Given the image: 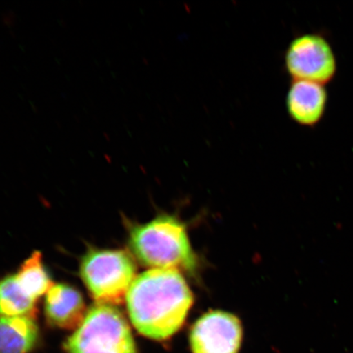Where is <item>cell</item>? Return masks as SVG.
<instances>
[{
	"instance_id": "obj_1",
	"label": "cell",
	"mask_w": 353,
	"mask_h": 353,
	"mask_svg": "<svg viewBox=\"0 0 353 353\" xmlns=\"http://www.w3.org/2000/svg\"><path fill=\"white\" fill-rule=\"evenodd\" d=\"M132 325L153 341L178 332L193 303V295L179 271L151 269L135 278L126 296Z\"/></svg>"
},
{
	"instance_id": "obj_2",
	"label": "cell",
	"mask_w": 353,
	"mask_h": 353,
	"mask_svg": "<svg viewBox=\"0 0 353 353\" xmlns=\"http://www.w3.org/2000/svg\"><path fill=\"white\" fill-rule=\"evenodd\" d=\"M130 245L145 266L179 272H192L196 268V256L186 228L172 216L162 215L132 228Z\"/></svg>"
},
{
	"instance_id": "obj_3",
	"label": "cell",
	"mask_w": 353,
	"mask_h": 353,
	"mask_svg": "<svg viewBox=\"0 0 353 353\" xmlns=\"http://www.w3.org/2000/svg\"><path fill=\"white\" fill-rule=\"evenodd\" d=\"M68 353H138L129 324L112 306L90 309L65 344Z\"/></svg>"
},
{
	"instance_id": "obj_4",
	"label": "cell",
	"mask_w": 353,
	"mask_h": 353,
	"mask_svg": "<svg viewBox=\"0 0 353 353\" xmlns=\"http://www.w3.org/2000/svg\"><path fill=\"white\" fill-rule=\"evenodd\" d=\"M135 264L122 250H91L82 260L81 274L99 304L118 305L135 280Z\"/></svg>"
},
{
	"instance_id": "obj_5",
	"label": "cell",
	"mask_w": 353,
	"mask_h": 353,
	"mask_svg": "<svg viewBox=\"0 0 353 353\" xmlns=\"http://www.w3.org/2000/svg\"><path fill=\"white\" fill-rule=\"evenodd\" d=\"M287 72L293 79L325 85L337 72L332 46L323 35L307 33L294 38L285 54Z\"/></svg>"
},
{
	"instance_id": "obj_6",
	"label": "cell",
	"mask_w": 353,
	"mask_h": 353,
	"mask_svg": "<svg viewBox=\"0 0 353 353\" xmlns=\"http://www.w3.org/2000/svg\"><path fill=\"white\" fill-rule=\"evenodd\" d=\"M242 335L241 323L236 316L210 311L192 326L190 345L192 353H239Z\"/></svg>"
},
{
	"instance_id": "obj_7",
	"label": "cell",
	"mask_w": 353,
	"mask_h": 353,
	"mask_svg": "<svg viewBox=\"0 0 353 353\" xmlns=\"http://www.w3.org/2000/svg\"><path fill=\"white\" fill-rule=\"evenodd\" d=\"M328 94L324 85L293 79L286 97L289 116L298 125L314 127L327 108Z\"/></svg>"
},
{
	"instance_id": "obj_8",
	"label": "cell",
	"mask_w": 353,
	"mask_h": 353,
	"mask_svg": "<svg viewBox=\"0 0 353 353\" xmlns=\"http://www.w3.org/2000/svg\"><path fill=\"white\" fill-rule=\"evenodd\" d=\"M46 315L56 327H78L86 316L81 294L68 285H52L47 293Z\"/></svg>"
},
{
	"instance_id": "obj_9",
	"label": "cell",
	"mask_w": 353,
	"mask_h": 353,
	"mask_svg": "<svg viewBox=\"0 0 353 353\" xmlns=\"http://www.w3.org/2000/svg\"><path fill=\"white\" fill-rule=\"evenodd\" d=\"M39 327L33 316H0V353H28L37 344Z\"/></svg>"
},
{
	"instance_id": "obj_10",
	"label": "cell",
	"mask_w": 353,
	"mask_h": 353,
	"mask_svg": "<svg viewBox=\"0 0 353 353\" xmlns=\"http://www.w3.org/2000/svg\"><path fill=\"white\" fill-rule=\"evenodd\" d=\"M37 301L22 288L15 274L0 281V316H34Z\"/></svg>"
},
{
	"instance_id": "obj_11",
	"label": "cell",
	"mask_w": 353,
	"mask_h": 353,
	"mask_svg": "<svg viewBox=\"0 0 353 353\" xmlns=\"http://www.w3.org/2000/svg\"><path fill=\"white\" fill-rule=\"evenodd\" d=\"M15 275L26 292L37 300L48 293L52 285L43 267L42 254L39 251H35L21 264L19 271Z\"/></svg>"
}]
</instances>
